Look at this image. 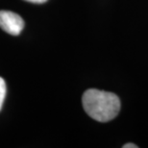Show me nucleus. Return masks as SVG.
<instances>
[{
	"label": "nucleus",
	"mask_w": 148,
	"mask_h": 148,
	"mask_svg": "<svg viewBox=\"0 0 148 148\" xmlns=\"http://www.w3.org/2000/svg\"><path fill=\"white\" fill-rule=\"evenodd\" d=\"M122 147L123 148H138V146L136 145L134 143H126V144H124Z\"/></svg>",
	"instance_id": "5"
},
{
	"label": "nucleus",
	"mask_w": 148,
	"mask_h": 148,
	"mask_svg": "<svg viewBox=\"0 0 148 148\" xmlns=\"http://www.w3.org/2000/svg\"><path fill=\"white\" fill-rule=\"evenodd\" d=\"M83 108L94 120L108 122L117 116L120 100L116 94L96 88L87 90L82 97Z\"/></svg>",
	"instance_id": "1"
},
{
	"label": "nucleus",
	"mask_w": 148,
	"mask_h": 148,
	"mask_svg": "<svg viewBox=\"0 0 148 148\" xmlns=\"http://www.w3.org/2000/svg\"><path fill=\"white\" fill-rule=\"evenodd\" d=\"M6 84L4 79L0 77V111L2 109L3 103H4L5 100V96H6Z\"/></svg>",
	"instance_id": "3"
},
{
	"label": "nucleus",
	"mask_w": 148,
	"mask_h": 148,
	"mask_svg": "<svg viewBox=\"0 0 148 148\" xmlns=\"http://www.w3.org/2000/svg\"><path fill=\"white\" fill-rule=\"evenodd\" d=\"M25 1L35 3V4H42V3H45L47 0H25Z\"/></svg>",
	"instance_id": "4"
},
{
	"label": "nucleus",
	"mask_w": 148,
	"mask_h": 148,
	"mask_svg": "<svg viewBox=\"0 0 148 148\" xmlns=\"http://www.w3.org/2000/svg\"><path fill=\"white\" fill-rule=\"evenodd\" d=\"M0 28L12 36H18L24 28V21L16 13L0 11Z\"/></svg>",
	"instance_id": "2"
}]
</instances>
